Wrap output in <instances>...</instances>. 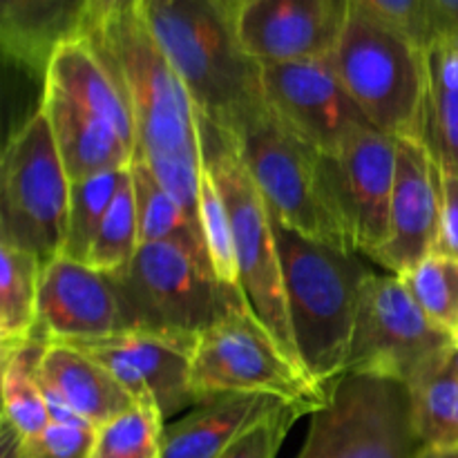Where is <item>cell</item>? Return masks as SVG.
I'll return each instance as SVG.
<instances>
[{"instance_id":"obj_24","label":"cell","mask_w":458,"mask_h":458,"mask_svg":"<svg viewBox=\"0 0 458 458\" xmlns=\"http://www.w3.org/2000/svg\"><path fill=\"white\" fill-rule=\"evenodd\" d=\"M43 259L30 250L0 244V343L13 347L36 334Z\"/></svg>"},{"instance_id":"obj_30","label":"cell","mask_w":458,"mask_h":458,"mask_svg":"<svg viewBox=\"0 0 458 458\" xmlns=\"http://www.w3.org/2000/svg\"><path fill=\"white\" fill-rule=\"evenodd\" d=\"M197 219H199L201 235L208 250L213 271L224 284L240 286V268H237L235 240H233L231 217L226 204L219 192L217 182L208 168H201L199 197H197Z\"/></svg>"},{"instance_id":"obj_5","label":"cell","mask_w":458,"mask_h":458,"mask_svg":"<svg viewBox=\"0 0 458 458\" xmlns=\"http://www.w3.org/2000/svg\"><path fill=\"white\" fill-rule=\"evenodd\" d=\"M224 128L231 130L242 161L271 215L309 240L353 253L331 204L325 157L293 132L264 98Z\"/></svg>"},{"instance_id":"obj_9","label":"cell","mask_w":458,"mask_h":458,"mask_svg":"<svg viewBox=\"0 0 458 458\" xmlns=\"http://www.w3.org/2000/svg\"><path fill=\"white\" fill-rule=\"evenodd\" d=\"M454 349L456 340L425 316L401 277L367 276L344 374L378 376L411 387L447 365Z\"/></svg>"},{"instance_id":"obj_36","label":"cell","mask_w":458,"mask_h":458,"mask_svg":"<svg viewBox=\"0 0 458 458\" xmlns=\"http://www.w3.org/2000/svg\"><path fill=\"white\" fill-rule=\"evenodd\" d=\"M250 0H219V4H222L224 9H226L228 13H231L233 18L237 16V12H240L242 7H244V4H249Z\"/></svg>"},{"instance_id":"obj_2","label":"cell","mask_w":458,"mask_h":458,"mask_svg":"<svg viewBox=\"0 0 458 458\" xmlns=\"http://www.w3.org/2000/svg\"><path fill=\"white\" fill-rule=\"evenodd\" d=\"M271 219L295 349L309 378L329 394L344 374L358 295L371 271L356 253L309 240Z\"/></svg>"},{"instance_id":"obj_7","label":"cell","mask_w":458,"mask_h":458,"mask_svg":"<svg viewBox=\"0 0 458 458\" xmlns=\"http://www.w3.org/2000/svg\"><path fill=\"white\" fill-rule=\"evenodd\" d=\"M197 119H199L201 161L213 173L224 204H226L228 217H231L237 268H240V289L246 304L289 353L291 360L302 367L293 334H291L271 210L255 188L231 130L215 123L213 119L199 112H197Z\"/></svg>"},{"instance_id":"obj_23","label":"cell","mask_w":458,"mask_h":458,"mask_svg":"<svg viewBox=\"0 0 458 458\" xmlns=\"http://www.w3.org/2000/svg\"><path fill=\"white\" fill-rule=\"evenodd\" d=\"M47 347L49 343L36 335L3 347V425L21 438L38 437L52 423L38 380Z\"/></svg>"},{"instance_id":"obj_14","label":"cell","mask_w":458,"mask_h":458,"mask_svg":"<svg viewBox=\"0 0 458 458\" xmlns=\"http://www.w3.org/2000/svg\"><path fill=\"white\" fill-rule=\"evenodd\" d=\"M72 347H79L101 362L134 403H155L164 419L183 407L197 405L192 392V353L197 340L132 329Z\"/></svg>"},{"instance_id":"obj_31","label":"cell","mask_w":458,"mask_h":458,"mask_svg":"<svg viewBox=\"0 0 458 458\" xmlns=\"http://www.w3.org/2000/svg\"><path fill=\"white\" fill-rule=\"evenodd\" d=\"M97 429L88 425L49 423L43 434L21 438L3 425V458H92Z\"/></svg>"},{"instance_id":"obj_18","label":"cell","mask_w":458,"mask_h":458,"mask_svg":"<svg viewBox=\"0 0 458 458\" xmlns=\"http://www.w3.org/2000/svg\"><path fill=\"white\" fill-rule=\"evenodd\" d=\"M92 0H0L4 58L45 76L54 52L83 30Z\"/></svg>"},{"instance_id":"obj_11","label":"cell","mask_w":458,"mask_h":458,"mask_svg":"<svg viewBox=\"0 0 458 458\" xmlns=\"http://www.w3.org/2000/svg\"><path fill=\"white\" fill-rule=\"evenodd\" d=\"M423 452L407 385L343 374L311 414L298 458H420Z\"/></svg>"},{"instance_id":"obj_3","label":"cell","mask_w":458,"mask_h":458,"mask_svg":"<svg viewBox=\"0 0 458 458\" xmlns=\"http://www.w3.org/2000/svg\"><path fill=\"white\" fill-rule=\"evenodd\" d=\"M141 7L199 114L226 125L264 98L259 63L244 52L219 0H141Z\"/></svg>"},{"instance_id":"obj_16","label":"cell","mask_w":458,"mask_h":458,"mask_svg":"<svg viewBox=\"0 0 458 458\" xmlns=\"http://www.w3.org/2000/svg\"><path fill=\"white\" fill-rule=\"evenodd\" d=\"M396 146L389 240L371 259L394 276H403L437 253L443 170L423 139H396Z\"/></svg>"},{"instance_id":"obj_38","label":"cell","mask_w":458,"mask_h":458,"mask_svg":"<svg viewBox=\"0 0 458 458\" xmlns=\"http://www.w3.org/2000/svg\"><path fill=\"white\" fill-rule=\"evenodd\" d=\"M450 367L458 374V344H456V349L452 352V356H450Z\"/></svg>"},{"instance_id":"obj_20","label":"cell","mask_w":458,"mask_h":458,"mask_svg":"<svg viewBox=\"0 0 458 458\" xmlns=\"http://www.w3.org/2000/svg\"><path fill=\"white\" fill-rule=\"evenodd\" d=\"M282 403L289 401L267 394H228L195 405L191 414L165 425L161 458H219Z\"/></svg>"},{"instance_id":"obj_32","label":"cell","mask_w":458,"mask_h":458,"mask_svg":"<svg viewBox=\"0 0 458 458\" xmlns=\"http://www.w3.org/2000/svg\"><path fill=\"white\" fill-rule=\"evenodd\" d=\"M304 414L311 411L298 403H282L271 414L250 425L219 458H276L289 429Z\"/></svg>"},{"instance_id":"obj_17","label":"cell","mask_w":458,"mask_h":458,"mask_svg":"<svg viewBox=\"0 0 458 458\" xmlns=\"http://www.w3.org/2000/svg\"><path fill=\"white\" fill-rule=\"evenodd\" d=\"M344 12L347 0H250L235 16L237 38L259 65L329 56Z\"/></svg>"},{"instance_id":"obj_29","label":"cell","mask_w":458,"mask_h":458,"mask_svg":"<svg viewBox=\"0 0 458 458\" xmlns=\"http://www.w3.org/2000/svg\"><path fill=\"white\" fill-rule=\"evenodd\" d=\"M398 277L425 316L458 343V259L432 253Z\"/></svg>"},{"instance_id":"obj_4","label":"cell","mask_w":458,"mask_h":458,"mask_svg":"<svg viewBox=\"0 0 458 458\" xmlns=\"http://www.w3.org/2000/svg\"><path fill=\"white\" fill-rule=\"evenodd\" d=\"M331 61L376 130L394 139H423L428 54L410 34L347 0Z\"/></svg>"},{"instance_id":"obj_37","label":"cell","mask_w":458,"mask_h":458,"mask_svg":"<svg viewBox=\"0 0 458 458\" xmlns=\"http://www.w3.org/2000/svg\"><path fill=\"white\" fill-rule=\"evenodd\" d=\"M420 458H458V452H432L425 450Z\"/></svg>"},{"instance_id":"obj_35","label":"cell","mask_w":458,"mask_h":458,"mask_svg":"<svg viewBox=\"0 0 458 458\" xmlns=\"http://www.w3.org/2000/svg\"><path fill=\"white\" fill-rule=\"evenodd\" d=\"M434 38H458V0H428Z\"/></svg>"},{"instance_id":"obj_39","label":"cell","mask_w":458,"mask_h":458,"mask_svg":"<svg viewBox=\"0 0 458 458\" xmlns=\"http://www.w3.org/2000/svg\"><path fill=\"white\" fill-rule=\"evenodd\" d=\"M456 344H458V343H456Z\"/></svg>"},{"instance_id":"obj_6","label":"cell","mask_w":458,"mask_h":458,"mask_svg":"<svg viewBox=\"0 0 458 458\" xmlns=\"http://www.w3.org/2000/svg\"><path fill=\"white\" fill-rule=\"evenodd\" d=\"M123 331L197 340L246 304L240 286H228L213 267L170 242L141 244L132 264L112 277Z\"/></svg>"},{"instance_id":"obj_19","label":"cell","mask_w":458,"mask_h":458,"mask_svg":"<svg viewBox=\"0 0 458 458\" xmlns=\"http://www.w3.org/2000/svg\"><path fill=\"white\" fill-rule=\"evenodd\" d=\"M40 385L58 396L63 405L98 429L134 405L123 385L98 360L72 344H49L38 374Z\"/></svg>"},{"instance_id":"obj_33","label":"cell","mask_w":458,"mask_h":458,"mask_svg":"<svg viewBox=\"0 0 458 458\" xmlns=\"http://www.w3.org/2000/svg\"><path fill=\"white\" fill-rule=\"evenodd\" d=\"M365 9L410 34L420 47L432 43L428 0H358Z\"/></svg>"},{"instance_id":"obj_27","label":"cell","mask_w":458,"mask_h":458,"mask_svg":"<svg viewBox=\"0 0 458 458\" xmlns=\"http://www.w3.org/2000/svg\"><path fill=\"white\" fill-rule=\"evenodd\" d=\"M125 168L107 170L94 177L72 182L70 217H67V235L63 244V258L85 262L94 244L103 217L119 191Z\"/></svg>"},{"instance_id":"obj_8","label":"cell","mask_w":458,"mask_h":458,"mask_svg":"<svg viewBox=\"0 0 458 458\" xmlns=\"http://www.w3.org/2000/svg\"><path fill=\"white\" fill-rule=\"evenodd\" d=\"M72 179L43 107L9 137L0 164V244L30 250L43 264L63 253Z\"/></svg>"},{"instance_id":"obj_10","label":"cell","mask_w":458,"mask_h":458,"mask_svg":"<svg viewBox=\"0 0 458 458\" xmlns=\"http://www.w3.org/2000/svg\"><path fill=\"white\" fill-rule=\"evenodd\" d=\"M192 392L197 405L228 394H267L298 403L311 414L329 396L291 360L249 307L228 313L197 338Z\"/></svg>"},{"instance_id":"obj_12","label":"cell","mask_w":458,"mask_h":458,"mask_svg":"<svg viewBox=\"0 0 458 458\" xmlns=\"http://www.w3.org/2000/svg\"><path fill=\"white\" fill-rule=\"evenodd\" d=\"M267 106L322 157H335L362 128H374L349 97L329 56L262 63Z\"/></svg>"},{"instance_id":"obj_34","label":"cell","mask_w":458,"mask_h":458,"mask_svg":"<svg viewBox=\"0 0 458 458\" xmlns=\"http://www.w3.org/2000/svg\"><path fill=\"white\" fill-rule=\"evenodd\" d=\"M441 192V228H438L437 253L458 259V174L443 173Z\"/></svg>"},{"instance_id":"obj_22","label":"cell","mask_w":458,"mask_h":458,"mask_svg":"<svg viewBox=\"0 0 458 458\" xmlns=\"http://www.w3.org/2000/svg\"><path fill=\"white\" fill-rule=\"evenodd\" d=\"M130 174H132L134 201H137L139 242L141 244H157V242L179 244L188 253L210 264L199 222L188 213L186 206L179 204L165 191L150 165L141 159H134L130 164Z\"/></svg>"},{"instance_id":"obj_21","label":"cell","mask_w":458,"mask_h":458,"mask_svg":"<svg viewBox=\"0 0 458 458\" xmlns=\"http://www.w3.org/2000/svg\"><path fill=\"white\" fill-rule=\"evenodd\" d=\"M428 54L423 141L443 173L458 174V38H434Z\"/></svg>"},{"instance_id":"obj_28","label":"cell","mask_w":458,"mask_h":458,"mask_svg":"<svg viewBox=\"0 0 458 458\" xmlns=\"http://www.w3.org/2000/svg\"><path fill=\"white\" fill-rule=\"evenodd\" d=\"M165 419L155 403H134L97 429L92 458H161Z\"/></svg>"},{"instance_id":"obj_26","label":"cell","mask_w":458,"mask_h":458,"mask_svg":"<svg viewBox=\"0 0 458 458\" xmlns=\"http://www.w3.org/2000/svg\"><path fill=\"white\" fill-rule=\"evenodd\" d=\"M139 246H141V242H139L137 201H134L132 174H130L128 165L123 177H121L119 191H116L114 199H112L110 208L103 217L97 237H94V244L85 264L106 273V276L116 277L132 264Z\"/></svg>"},{"instance_id":"obj_1","label":"cell","mask_w":458,"mask_h":458,"mask_svg":"<svg viewBox=\"0 0 458 458\" xmlns=\"http://www.w3.org/2000/svg\"><path fill=\"white\" fill-rule=\"evenodd\" d=\"M79 36L97 49L128 101L137 134L134 159L146 161L197 219L204 168L197 106L152 36L141 0H92Z\"/></svg>"},{"instance_id":"obj_13","label":"cell","mask_w":458,"mask_h":458,"mask_svg":"<svg viewBox=\"0 0 458 458\" xmlns=\"http://www.w3.org/2000/svg\"><path fill=\"white\" fill-rule=\"evenodd\" d=\"M396 139L362 128L335 157H325V177L338 222L353 253L374 258L389 240L396 183Z\"/></svg>"},{"instance_id":"obj_15","label":"cell","mask_w":458,"mask_h":458,"mask_svg":"<svg viewBox=\"0 0 458 458\" xmlns=\"http://www.w3.org/2000/svg\"><path fill=\"white\" fill-rule=\"evenodd\" d=\"M121 331L123 318L110 276L63 255L45 264L36 338L49 344H81Z\"/></svg>"},{"instance_id":"obj_25","label":"cell","mask_w":458,"mask_h":458,"mask_svg":"<svg viewBox=\"0 0 458 458\" xmlns=\"http://www.w3.org/2000/svg\"><path fill=\"white\" fill-rule=\"evenodd\" d=\"M411 416L425 450L458 452V374L447 365L410 387Z\"/></svg>"}]
</instances>
